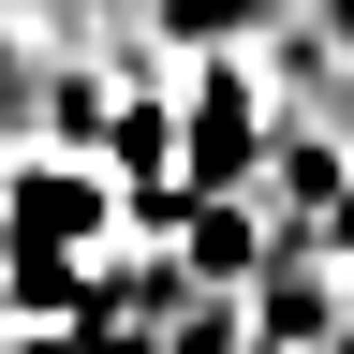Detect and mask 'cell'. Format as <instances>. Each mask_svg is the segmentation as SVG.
I'll return each instance as SVG.
<instances>
[{"label":"cell","mask_w":354,"mask_h":354,"mask_svg":"<svg viewBox=\"0 0 354 354\" xmlns=\"http://www.w3.org/2000/svg\"><path fill=\"white\" fill-rule=\"evenodd\" d=\"M162 30H192V44H236V30H251V0H162Z\"/></svg>","instance_id":"7a4b0ae2"},{"label":"cell","mask_w":354,"mask_h":354,"mask_svg":"<svg viewBox=\"0 0 354 354\" xmlns=\"http://www.w3.org/2000/svg\"><path fill=\"white\" fill-rule=\"evenodd\" d=\"M0 207H15L30 251H44V236H59V251H104V221H118L104 162H15V192H0Z\"/></svg>","instance_id":"6da1fadb"},{"label":"cell","mask_w":354,"mask_h":354,"mask_svg":"<svg viewBox=\"0 0 354 354\" xmlns=\"http://www.w3.org/2000/svg\"><path fill=\"white\" fill-rule=\"evenodd\" d=\"M30 310H44V295H30V266H15V251H0V339H15V325H30Z\"/></svg>","instance_id":"3957f363"}]
</instances>
